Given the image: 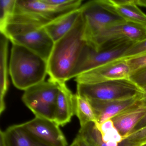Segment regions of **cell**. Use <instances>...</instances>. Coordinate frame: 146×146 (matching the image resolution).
I'll list each match as a JSON object with an SVG mask.
<instances>
[{"mask_svg":"<svg viewBox=\"0 0 146 146\" xmlns=\"http://www.w3.org/2000/svg\"><path fill=\"white\" fill-rule=\"evenodd\" d=\"M9 72L14 86L25 91L45 81L47 61L25 47L12 44Z\"/></svg>","mask_w":146,"mask_h":146,"instance_id":"cell-3","label":"cell"},{"mask_svg":"<svg viewBox=\"0 0 146 146\" xmlns=\"http://www.w3.org/2000/svg\"><path fill=\"white\" fill-rule=\"evenodd\" d=\"M143 93L129 98L113 100L88 99L95 114L96 124H101L137 105L141 100Z\"/></svg>","mask_w":146,"mask_h":146,"instance_id":"cell-11","label":"cell"},{"mask_svg":"<svg viewBox=\"0 0 146 146\" xmlns=\"http://www.w3.org/2000/svg\"><path fill=\"white\" fill-rule=\"evenodd\" d=\"M2 132L6 146H50L34 137L21 124L12 125Z\"/></svg>","mask_w":146,"mask_h":146,"instance_id":"cell-17","label":"cell"},{"mask_svg":"<svg viewBox=\"0 0 146 146\" xmlns=\"http://www.w3.org/2000/svg\"><path fill=\"white\" fill-rule=\"evenodd\" d=\"M0 146H6L2 131H0Z\"/></svg>","mask_w":146,"mask_h":146,"instance_id":"cell-29","label":"cell"},{"mask_svg":"<svg viewBox=\"0 0 146 146\" xmlns=\"http://www.w3.org/2000/svg\"><path fill=\"white\" fill-rule=\"evenodd\" d=\"M74 112L81 126L89 122L97 123L96 117L88 99L79 95L74 94Z\"/></svg>","mask_w":146,"mask_h":146,"instance_id":"cell-19","label":"cell"},{"mask_svg":"<svg viewBox=\"0 0 146 146\" xmlns=\"http://www.w3.org/2000/svg\"><path fill=\"white\" fill-rule=\"evenodd\" d=\"M84 29V22L81 13L72 29L54 42L47 60L49 80L61 83L71 79L72 73L86 44L83 39Z\"/></svg>","mask_w":146,"mask_h":146,"instance_id":"cell-2","label":"cell"},{"mask_svg":"<svg viewBox=\"0 0 146 146\" xmlns=\"http://www.w3.org/2000/svg\"><path fill=\"white\" fill-rule=\"evenodd\" d=\"M59 90L58 84L49 79L25 90L22 100L35 117L54 121Z\"/></svg>","mask_w":146,"mask_h":146,"instance_id":"cell-7","label":"cell"},{"mask_svg":"<svg viewBox=\"0 0 146 146\" xmlns=\"http://www.w3.org/2000/svg\"><path fill=\"white\" fill-rule=\"evenodd\" d=\"M131 72L146 67V53L125 59Z\"/></svg>","mask_w":146,"mask_h":146,"instance_id":"cell-26","label":"cell"},{"mask_svg":"<svg viewBox=\"0 0 146 146\" xmlns=\"http://www.w3.org/2000/svg\"><path fill=\"white\" fill-rule=\"evenodd\" d=\"M145 53H146V38L131 46L125 53L122 58L126 59Z\"/></svg>","mask_w":146,"mask_h":146,"instance_id":"cell-24","label":"cell"},{"mask_svg":"<svg viewBox=\"0 0 146 146\" xmlns=\"http://www.w3.org/2000/svg\"><path fill=\"white\" fill-rule=\"evenodd\" d=\"M143 97L145 100H146V93L143 92ZM146 127V114L145 116L141 119V121L137 123V124L136 125L135 127L133 129L131 133L135 132L139 130L144 127ZM130 133V134H131Z\"/></svg>","mask_w":146,"mask_h":146,"instance_id":"cell-27","label":"cell"},{"mask_svg":"<svg viewBox=\"0 0 146 146\" xmlns=\"http://www.w3.org/2000/svg\"><path fill=\"white\" fill-rule=\"evenodd\" d=\"M78 9L72 7L60 6L51 5L46 0H17L14 12L32 14L50 23L60 16Z\"/></svg>","mask_w":146,"mask_h":146,"instance_id":"cell-12","label":"cell"},{"mask_svg":"<svg viewBox=\"0 0 146 146\" xmlns=\"http://www.w3.org/2000/svg\"><path fill=\"white\" fill-rule=\"evenodd\" d=\"M17 0H1L0 1V31L2 30L8 20L14 14Z\"/></svg>","mask_w":146,"mask_h":146,"instance_id":"cell-22","label":"cell"},{"mask_svg":"<svg viewBox=\"0 0 146 146\" xmlns=\"http://www.w3.org/2000/svg\"><path fill=\"white\" fill-rule=\"evenodd\" d=\"M131 71L125 59L104 64L78 76L75 81L80 84H95L107 81L129 78Z\"/></svg>","mask_w":146,"mask_h":146,"instance_id":"cell-8","label":"cell"},{"mask_svg":"<svg viewBox=\"0 0 146 146\" xmlns=\"http://www.w3.org/2000/svg\"><path fill=\"white\" fill-rule=\"evenodd\" d=\"M68 146H78L77 139L76 137V138L74 139L72 143Z\"/></svg>","mask_w":146,"mask_h":146,"instance_id":"cell-30","label":"cell"},{"mask_svg":"<svg viewBox=\"0 0 146 146\" xmlns=\"http://www.w3.org/2000/svg\"><path fill=\"white\" fill-rule=\"evenodd\" d=\"M84 22L83 39L90 43L106 27L125 21L116 11L111 0H94L80 7Z\"/></svg>","mask_w":146,"mask_h":146,"instance_id":"cell-4","label":"cell"},{"mask_svg":"<svg viewBox=\"0 0 146 146\" xmlns=\"http://www.w3.org/2000/svg\"><path fill=\"white\" fill-rule=\"evenodd\" d=\"M78 135L93 146H108L103 141L101 133L95 122H89L81 126Z\"/></svg>","mask_w":146,"mask_h":146,"instance_id":"cell-20","label":"cell"},{"mask_svg":"<svg viewBox=\"0 0 146 146\" xmlns=\"http://www.w3.org/2000/svg\"><path fill=\"white\" fill-rule=\"evenodd\" d=\"M146 38V30L125 22L106 27L87 45L99 51L103 45L110 42L128 39L135 43Z\"/></svg>","mask_w":146,"mask_h":146,"instance_id":"cell-9","label":"cell"},{"mask_svg":"<svg viewBox=\"0 0 146 146\" xmlns=\"http://www.w3.org/2000/svg\"><path fill=\"white\" fill-rule=\"evenodd\" d=\"M146 146V144H144V145H142V146Z\"/></svg>","mask_w":146,"mask_h":146,"instance_id":"cell-32","label":"cell"},{"mask_svg":"<svg viewBox=\"0 0 146 146\" xmlns=\"http://www.w3.org/2000/svg\"><path fill=\"white\" fill-rule=\"evenodd\" d=\"M59 92L57 96L54 121L59 126L70 123L75 115L74 94L68 88L66 83H58Z\"/></svg>","mask_w":146,"mask_h":146,"instance_id":"cell-14","label":"cell"},{"mask_svg":"<svg viewBox=\"0 0 146 146\" xmlns=\"http://www.w3.org/2000/svg\"><path fill=\"white\" fill-rule=\"evenodd\" d=\"M146 143V127L123 138L118 146H141Z\"/></svg>","mask_w":146,"mask_h":146,"instance_id":"cell-23","label":"cell"},{"mask_svg":"<svg viewBox=\"0 0 146 146\" xmlns=\"http://www.w3.org/2000/svg\"><path fill=\"white\" fill-rule=\"evenodd\" d=\"M134 44L128 39L110 42L96 51L85 44L72 73L71 78L111 61L122 58L127 49Z\"/></svg>","mask_w":146,"mask_h":146,"instance_id":"cell-5","label":"cell"},{"mask_svg":"<svg viewBox=\"0 0 146 146\" xmlns=\"http://www.w3.org/2000/svg\"><path fill=\"white\" fill-rule=\"evenodd\" d=\"M129 78L142 90L146 88V67L131 72Z\"/></svg>","mask_w":146,"mask_h":146,"instance_id":"cell-25","label":"cell"},{"mask_svg":"<svg viewBox=\"0 0 146 146\" xmlns=\"http://www.w3.org/2000/svg\"><path fill=\"white\" fill-rule=\"evenodd\" d=\"M146 114V100L143 97L136 106L111 119L115 128L124 137L131 133Z\"/></svg>","mask_w":146,"mask_h":146,"instance_id":"cell-13","label":"cell"},{"mask_svg":"<svg viewBox=\"0 0 146 146\" xmlns=\"http://www.w3.org/2000/svg\"><path fill=\"white\" fill-rule=\"evenodd\" d=\"M96 125L101 133L103 141L108 146H118L123 137L115 128L111 119H108L101 124Z\"/></svg>","mask_w":146,"mask_h":146,"instance_id":"cell-21","label":"cell"},{"mask_svg":"<svg viewBox=\"0 0 146 146\" xmlns=\"http://www.w3.org/2000/svg\"><path fill=\"white\" fill-rule=\"evenodd\" d=\"M143 92L129 78L77 85L76 94L88 100H113L132 97Z\"/></svg>","mask_w":146,"mask_h":146,"instance_id":"cell-6","label":"cell"},{"mask_svg":"<svg viewBox=\"0 0 146 146\" xmlns=\"http://www.w3.org/2000/svg\"><path fill=\"white\" fill-rule=\"evenodd\" d=\"M114 8L124 20L146 30V15L137 5L135 0H111Z\"/></svg>","mask_w":146,"mask_h":146,"instance_id":"cell-16","label":"cell"},{"mask_svg":"<svg viewBox=\"0 0 146 146\" xmlns=\"http://www.w3.org/2000/svg\"><path fill=\"white\" fill-rule=\"evenodd\" d=\"M143 91V92H145V93H146V88H144L143 89H142Z\"/></svg>","mask_w":146,"mask_h":146,"instance_id":"cell-31","label":"cell"},{"mask_svg":"<svg viewBox=\"0 0 146 146\" xmlns=\"http://www.w3.org/2000/svg\"><path fill=\"white\" fill-rule=\"evenodd\" d=\"M9 41L3 34H1V84H0V114H2L6 108L5 98L9 88L7 57Z\"/></svg>","mask_w":146,"mask_h":146,"instance_id":"cell-18","label":"cell"},{"mask_svg":"<svg viewBox=\"0 0 146 146\" xmlns=\"http://www.w3.org/2000/svg\"><path fill=\"white\" fill-rule=\"evenodd\" d=\"M48 23L29 13L15 12L1 33L12 44L25 47L47 61L54 45L43 27Z\"/></svg>","mask_w":146,"mask_h":146,"instance_id":"cell-1","label":"cell"},{"mask_svg":"<svg viewBox=\"0 0 146 146\" xmlns=\"http://www.w3.org/2000/svg\"><path fill=\"white\" fill-rule=\"evenodd\" d=\"M21 125L27 132L45 144L50 146H68L59 125L54 121L35 117Z\"/></svg>","mask_w":146,"mask_h":146,"instance_id":"cell-10","label":"cell"},{"mask_svg":"<svg viewBox=\"0 0 146 146\" xmlns=\"http://www.w3.org/2000/svg\"><path fill=\"white\" fill-rule=\"evenodd\" d=\"M76 137L77 139L78 146H94L78 135Z\"/></svg>","mask_w":146,"mask_h":146,"instance_id":"cell-28","label":"cell"},{"mask_svg":"<svg viewBox=\"0 0 146 146\" xmlns=\"http://www.w3.org/2000/svg\"><path fill=\"white\" fill-rule=\"evenodd\" d=\"M81 13L80 7L60 16L43 27L53 41L56 42L72 29Z\"/></svg>","mask_w":146,"mask_h":146,"instance_id":"cell-15","label":"cell"}]
</instances>
